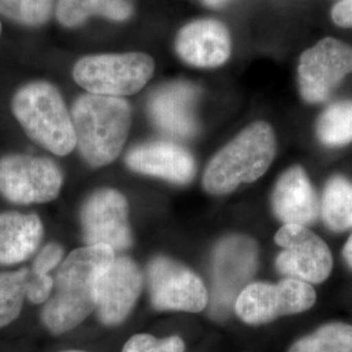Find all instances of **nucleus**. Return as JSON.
Instances as JSON below:
<instances>
[{
	"label": "nucleus",
	"mask_w": 352,
	"mask_h": 352,
	"mask_svg": "<svg viewBox=\"0 0 352 352\" xmlns=\"http://www.w3.org/2000/svg\"><path fill=\"white\" fill-rule=\"evenodd\" d=\"M115 258L107 245H87L68 254L54 279V294L42 309L43 325L52 334L78 327L97 307L98 279Z\"/></svg>",
	"instance_id": "nucleus-1"
},
{
	"label": "nucleus",
	"mask_w": 352,
	"mask_h": 352,
	"mask_svg": "<svg viewBox=\"0 0 352 352\" xmlns=\"http://www.w3.org/2000/svg\"><path fill=\"white\" fill-rule=\"evenodd\" d=\"M71 119L76 146L91 167L113 162L123 151L132 123V110L124 98L82 94L76 100Z\"/></svg>",
	"instance_id": "nucleus-2"
},
{
	"label": "nucleus",
	"mask_w": 352,
	"mask_h": 352,
	"mask_svg": "<svg viewBox=\"0 0 352 352\" xmlns=\"http://www.w3.org/2000/svg\"><path fill=\"white\" fill-rule=\"evenodd\" d=\"M277 153L272 126L254 122L245 126L218 151L204 173V189L215 196L234 192L244 183H253L269 170Z\"/></svg>",
	"instance_id": "nucleus-3"
},
{
	"label": "nucleus",
	"mask_w": 352,
	"mask_h": 352,
	"mask_svg": "<svg viewBox=\"0 0 352 352\" xmlns=\"http://www.w3.org/2000/svg\"><path fill=\"white\" fill-rule=\"evenodd\" d=\"M12 113L26 135L55 155L76 148V135L59 89L49 81H32L13 94Z\"/></svg>",
	"instance_id": "nucleus-4"
},
{
	"label": "nucleus",
	"mask_w": 352,
	"mask_h": 352,
	"mask_svg": "<svg viewBox=\"0 0 352 352\" xmlns=\"http://www.w3.org/2000/svg\"><path fill=\"white\" fill-rule=\"evenodd\" d=\"M154 60L145 52L97 54L78 59L72 76L90 94L123 98L136 94L154 75Z\"/></svg>",
	"instance_id": "nucleus-5"
},
{
	"label": "nucleus",
	"mask_w": 352,
	"mask_h": 352,
	"mask_svg": "<svg viewBox=\"0 0 352 352\" xmlns=\"http://www.w3.org/2000/svg\"><path fill=\"white\" fill-rule=\"evenodd\" d=\"M315 302L316 291L309 283L286 278L277 283H250L238 295L234 309L245 324L264 325L283 316L305 312Z\"/></svg>",
	"instance_id": "nucleus-6"
},
{
	"label": "nucleus",
	"mask_w": 352,
	"mask_h": 352,
	"mask_svg": "<svg viewBox=\"0 0 352 352\" xmlns=\"http://www.w3.org/2000/svg\"><path fill=\"white\" fill-rule=\"evenodd\" d=\"M258 248L245 235H228L219 240L213 252V292L210 315L223 318L230 314L240 292L254 276Z\"/></svg>",
	"instance_id": "nucleus-7"
},
{
	"label": "nucleus",
	"mask_w": 352,
	"mask_h": 352,
	"mask_svg": "<svg viewBox=\"0 0 352 352\" xmlns=\"http://www.w3.org/2000/svg\"><path fill=\"white\" fill-rule=\"evenodd\" d=\"M62 186L63 174L49 158L8 154L0 160V195L13 204L52 201Z\"/></svg>",
	"instance_id": "nucleus-8"
},
{
	"label": "nucleus",
	"mask_w": 352,
	"mask_h": 352,
	"mask_svg": "<svg viewBox=\"0 0 352 352\" xmlns=\"http://www.w3.org/2000/svg\"><path fill=\"white\" fill-rule=\"evenodd\" d=\"M352 74V47L336 38H324L302 52L298 64V87L302 100L322 103Z\"/></svg>",
	"instance_id": "nucleus-9"
},
{
	"label": "nucleus",
	"mask_w": 352,
	"mask_h": 352,
	"mask_svg": "<svg viewBox=\"0 0 352 352\" xmlns=\"http://www.w3.org/2000/svg\"><path fill=\"white\" fill-rule=\"evenodd\" d=\"M151 304L158 311L199 314L209 304L201 278L186 265L168 257H155L148 266Z\"/></svg>",
	"instance_id": "nucleus-10"
},
{
	"label": "nucleus",
	"mask_w": 352,
	"mask_h": 352,
	"mask_svg": "<svg viewBox=\"0 0 352 352\" xmlns=\"http://www.w3.org/2000/svg\"><path fill=\"white\" fill-rule=\"evenodd\" d=\"M282 248L276 258L278 272L307 283H322L333 269V256L327 243L300 225H283L276 234Z\"/></svg>",
	"instance_id": "nucleus-11"
},
{
	"label": "nucleus",
	"mask_w": 352,
	"mask_h": 352,
	"mask_svg": "<svg viewBox=\"0 0 352 352\" xmlns=\"http://www.w3.org/2000/svg\"><path fill=\"white\" fill-rule=\"evenodd\" d=\"M80 218L87 245H107L113 252L131 248L128 202L120 192L113 188L93 192L84 202Z\"/></svg>",
	"instance_id": "nucleus-12"
},
{
	"label": "nucleus",
	"mask_w": 352,
	"mask_h": 352,
	"mask_svg": "<svg viewBox=\"0 0 352 352\" xmlns=\"http://www.w3.org/2000/svg\"><path fill=\"white\" fill-rule=\"evenodd\" d=\"M199 97L200 89L188 81H174L155 89L148 100L151 123L166 136L192 139L199 131Z\"/></svg>",
	"instance_id": "nucleus-13"
},
{
	"label": "nucleus",
	"mask_w": 352,
	"mask_h": 352,
	"mask_svg": "<svg viewBox=\"0 0 352 352\" xmlns=\"http://www.w3.org/2000/svg\"><path fill=\"white\" fill-rule=\"evenodd\" d=\"M142 289V274L138 264L119 256L102 270L97 291V315L107 327L119 325L126 320Z\"/></svg>",
	"instance_id": "nucleus-14"
},
{
	"label": "nucleus",
	"mask_w": 352,
	"mask_h": 352,
	"mask_svg": "<svg viewBox=\"0 0 352 352\" xmlns=\"http://www.w3.org/2000/svg\"><path fill=\"white\" fill-rule=\"evenodd\" d=\"M126 164L135 173L180 186L190 183L197 173L193 155L171 141H149L133 146L126 153Z\"/></svg>",
	"instance_id": "nucleus-15"
},
{
	"label": "nucleus",
	"mask_w": 352,
	"mask_h": 352,
	"mask_svg": "<svg viewBox=\"0 0 352 352\" xmlns=\"http://www.w3.org/2000/svg\"><path fill=\"white\" fill-rule=\"evenodd\" d=\"M175 52L197 68H215L231 55V36L227 26L214 19H200L183 26L175 37Z\"/></svg>",
	"instance_id": "nucleus-16"
},
{
	"label": "nucleus",
	"mask_w": 352,
	"mask_h": 352,
	"mask_svg": "<svg viewBox=\"0 0 352 352\" xmlns=\"http://www.w3.org/2000/svg\"><path fill=\"white\" fill-rule=\"evenodd\" d=\"M272 208L285 225L309 226L320 217V200L302 166H292L278 177Z\"/></svg>",
	"instance_id": "nucleus-17"
},
{
	"label": "nucleus",
	"mask_w": 352,
	"mask_h": 352,
	"mask_svg": "<svg viewBox=\"0 0 352 352\" xmlns=\"http://www.w3.org/2000/svg\"><path fill=\"white\" fill-rule=\"evenodd\" d=\"M43 225L37 214H0V265L20 264L37 251Z\"/></svg>",
	"instance_id": "nucleus-18"
},
{
	"label": "nucleus",
	"mask_w": 352,
	"mask_h": 352,
	"mask_svg": "<svg viewBox=\"0 0 352 352\" xmlns=\"http://www.w3.org/2000/svg\"><path fill=\"white\" fill-rule=\"evenodd\" d=\"M135 13L131 0H58L55 16L64 28H78L91 16H102L115 23L128 21Z\"/></svg>",
	"instance_id": "nucleus-19"
},
{
	"label": "nucleus",
	"mask_w": 352,
	"mask_h": 352,
	"mask_svg": "<svg viewBox=\"0 0 352 352\" xmlns=\"http://www.w3.org/2000/svg\"><path fill=\"white\" fill-rule=\"evenodd\" d=\"M324 223L333 231H346L352 227V182L344 176L327 180L320 204Z\"/></svg>",
	"instance_id": "nucleus-20"
},
{
	"label": "nucleus",
	"mask_w": 352,
	"mask_h": 352,
	"mask_svg": "<svg viewBox=\"0 0 352 352\" xmlns=\"http://www.w3.org/2000/svg\"><path fill=\"white\" fill-rule=\"evenodd\" d=\"M62 257L63 248L56 243H50L38 252L26 280V296L30 302L42 304L49 300L54 289V279L49 273L62 261Z\"/></svg>",
	"instance_id": "nucleus-21"
},
{
	"label": "nucleus",
	"mask_w": 352,
	"mask_h": 352,
	"mask_svg": "<svg viewBox=\"0 0 352 352\" xmlns=\"http://www.w3.org/2000/svg\"><path fill=\"white\" fill-rule=\"evenodd\" d=\"M318 140L330 148L352 142V101L336 102L320 115L316 123Z\"/></svg>",
	"instance_id": "nucleus-22"
},
{
	"label": "nucleus",
	"mask_w": 352,
	"mask_h": 352,
	"mask_svg": "<svg viewBox=\"0 0 352 352\" xmlns=\"http://www.w3.org/2000/svg\"><path fill=\"white\" fill-rule=\"evenodd\" d=\"M289 352H352V325L325 324L292 343Z\"/></svg>",
	"instance_id": "nucleus-23"
},
{
	"label": "nucleus",
	"mask_w": 352,
	"mask_h": 352,
	"mask_svg": "<svg viewBox=\"0 0 352 352\" xmlns=\"http://www.w3.org/2000/svg\"><path fill=\"white\" fill-rule=\"evenodd\" d=\"M29 269L0 273V327L10 325L23 308Z\"/></svg>",
	"instance_id": "nucleus-24"
},
{
	"label": "nucleus",
	"mask_w": 352,
	"mask_h": 352,
	"mask_svg": "<svg viewBox=\"0 0 352 352\" xmlns=\"http://www.w3.org/2000/svg\"><path fill=\"white\" fill-rule=\"evenodd\" d=\"M52 10L54 0H0V14L20 25H45Z\"/></svg>",
	"instance_id": "nucleus-25"
},
{
	"label": "nucleus",
	"mask_w": 352,
	"mask_h": 352,
	"mask_svg": "<svg viewBox=\"0 0 352 352\" xmlns=\"http://www.w3.org/2000/svg\"><path fill=\"white\" fill-rule=\"evenodd\" d=\"M184 342L179 337L157 340L149 334H136L129 338L122 352H184Z\"/></svg>",
	"instance_id": "nucleus-26"
},
{
	"label": "nucleus",
	"mask_w": 352,
	"mask_h": 352,
	"mask_svg": "<svg viewBox=\"0 0 352 352\" xmlns=\"http://www.w3.org/2000/svg\"><path fill=\"white\" fill-rule=\"evenodd\" d=\"M331 19L336 25L352 28V0H340L331 10Z\"/></svg>",
	"instance_id": "nucleus-27"
},
{
	"label": "nucleus",
	"mask_w": 352,
	"mask_h": 352,
	"mask_svg": "<svg viewBox=\"0 0 352 352\" xmlns=\"http://www.w3.org/2000/svg\"><path fill=\"white\" fill-rule=\"evenodd\" d=\"M343 257H344V261L347 263V265L352 269V234L351 236L347 240V243L344 244V248H343Z\"/></svg>",
	"instance_id": "nucleus-28"
},
{
	"label": "nucleus",
	"mask_w": 352,
	"mask_h": 352,
	"mask_svg": "<svg viewBox=\"0 0 352 352\" xmlns=\"http://www.w3.org/2000/svg\"><path fill=\"white\" fill-rule=\"evenodd\" d=\"M230 0H201L202 4L210 8H222L225 7Z\"/></svg>",
	"instance_id": "nucleus-29"
},
{
	"label": "nucleus",
	"mask_w": 352,
	"mask_h": 352,
	"mask_svg": "<svg viewBox=\"0 0 352 352\" xmlns=\"http://www.w3.org/2000/svg\"><path fill=\"white\" fill-rule=\"evenodd\" d=\"M65 352H84V351H76V350H72V351H65Z\"/></svg>",
	"instance_id": "nucleus-30"
},
{
	"label": "nucleus",
	"mask_w": 352,
	"mask_h": 352,
	"mask_svg": "<svg viewBox=\"0 0 352 352\" xmlns=\"http://www.w3.org/2000/svg\"><path fill=\"white\" fill-rule=\"evenodd\" d=\"M0 34H1V23H0Z\"/></svg>",
	"instance_id": "nucleus-31"
}]
</instances>
